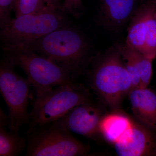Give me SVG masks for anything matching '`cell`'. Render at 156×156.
<instances>
[{
	"label": "cell",
	"instance_id": "cell-1",
	"mask_svg": "<svg viewBox=\"0 0 156 156\" xmlns=\"http://www.w3.org/2000/svg\"><path fill=\"white\" fill-rule=\"evenodd\" d=\"M122 44L115 43L91 57L89 83L112 111H120L123 99L132 89L131 78L122 58Z\"/></svg>",
	"mask_w": 156,
	"mask_h": 156
},
{
	"label": "cell",
	"instance_id": "cell-2",
	"mask_svg": "<svg viewBox=\"0 0 156 156\" xmlns=\"http://www.w3.org/2000/svg\"><path fill=\"white\" fill-rule=\"evenodd\" d=\"M19 49L40 53L71 76L82 72L92 57L90 45L83 35L77 30L64 26Z\"/></svg>",
	"mask_w": 156,
	"mask_h": 156
},
{
	"label": "cell",
	"instance_id": "cell-3",
	"mask_svg": "<svg viewBox=\"0 0 156 156\" xmlns=\"http://www.w3.org/2000/svg\"><path fill=\"white\" fill-rule=\"evenodd\" d=\"M64 18L58 10L46 6L41 11L13 19L1 29L4 50L21 49L64 26Z\"/></svg>",
	"mask_w": 156,
	"mask_h": 156
},
{
	"label": "cell",
	"instance_id": "cell-4",
	"mask_svg": "<svg viewBox=\"0 0 156 156\" xmlns=\"http://www.w3.org/2000/svg\"><path fill=\"white\" fill-rule=\"evenodd\" d=\"M27 140V156H86L89 152L58 121L30 127Z\"/></svg>",
	"mask_w": 156,
	"mask_h": 156
},
{
	"label": "cell",
	"instance_id": "cell-5",
	"mask_svg": "<svg viewBox=\"0 0 156 156\" xmlns=\"http://www.w3.org/2000/svg\"><path fill=\"white\" fill-rule=\"evenodd\" d=\"M5 50L11 64L24 71L35 89L36 95L56 86L75 84L64 69L47 57L24 49Z\"/></svg>",
	"mask_w": 156,
	"mask_h": 156
},
{
	"label": "cell",
	"instance_id": "cell-6",
	"mask_svg": "<svg viewBox=\"0 0 156 156\" xmlns=\"http://www.w3.org/2000/svg\"><path fill=\"white\" fill-rule=\"evenodd\" d=\"M89 91L81 85H63L37 95L30 113V127L51 122L74 108L91 100Z\"/></svg>",
	"mask_w": 156,
	"mask_h": 156
},
{
	"label": "cell",
	"instance_id": "cell-7",
	"mask_svg": "<svg viewBox=\"0 0 156 156\" xmlns=\"http://www.w3.org/2000/svg\"><path fill=\"white\" fill-rule=\"evenodd\" d=\"M14 67L7 58L1 62L0 91L9 110V129L18 133L23 125L30 122L27 107L31 84L28 79L17 74Z\"/></svg>",
	"mask_w": 156,
	"mask_h": 156
},
{
	"label": "cell",
	"instance_id": "cell-8",
	"mask_svg": "<svg viewBox=\"0 0 156 156\" xmlns=\"http://www.w3.org/2000/svg\"><path fill=\"white\" fill-rule=\"evenodd\" d=\"M103 116L102 109L91 99L74 108L57 121L70 131L95 139L100 134L99 124Z\"/></svg>",
	"mask_w": 156,
	"mask_h": 156
},
{
	"label": "cell",
	"instance_id": "cell-9",
	"mask_svg": "<svg viewBox=\"0 0 156 156\" xmlns=\"http://www.w3.org/2000/svg\"><path fill=\"white\" fill-rule=\"evenodd\" d=\"M152 130L134 122L133 126L115 144L118 156L152 155L156 141Z\"/></svg>",
	"mask_w": 156,
	"mask_h": 156
},
{
	"label": "cell",
	"instance_id": "cell-10",
	"mask_svg": "<svg viewBox=\"0 0 156 156\" xmlns=\"http://www.w3.org/2000/svg\"><path fill=\"white\" fill-rule=\"evenodd\" d=\"M140 4L139 0H101L98 20L107 30L119 32Z\"/></svg>",
	"mask_w": 156,
	"mask_h": 156
},
{
	"label": "cell",
	"instance_id": "cell-11",
	"mask_svg": "<svg viewBox=\"0 0 156 156\" xmlns=\"http://www.w3.org/2000/svg\"><path fill=\"white\" fill-rule=\"evenodd\" d=\"M136 119L151 130L156 129V94L147 88L131 89L128 94Z\"/></svg>",
	"mask_w": 156,
	"mask_h": 156
},
{
	"label": "cell",
	"instance_id": "cell-12",
	"mask_svg": "<svg viewBox=\"0 0 156 156\" xmlns=\"http://www.w3.org/2000/svg\"><path fill=\"white\" fill-rule=\"evenodd\" d=\"M122 58L131 78L132 89L141 88V79L147 77L152 69V61L125 42Z\"/></svg>",
	"mask_w": 156,
	"mask_h": 156
},
{
	"label": "cell",
	"instance_id": "cell-13",
	"mask_svg": "<svg viewBox=\"0 0 156 156\" xmlns=\"http://www.w3.org/2000/svg\"><path fill=\"white\" fill-rule=\"evenodd\" d=\"M134 122L120 111L104 115L99 124V133L108 142L115 144L133 126Z\"/></svg>",
	"mask_w": 156,
	"mask_h": 156
},
{
	"label": "cell",
	"instance_id": "cell-14",
	"mask_svg": "<svg viewBox=\"0 0 156 156\" xmlns=\"http://www.w3.org/2000/svg\"><path fill=\"white\" fill-rule=\"evenodd\" d=\"M147 2L140 4L131 17L126 41L127 44L143 55L145 46Z\"/></svg>",
	"mask_w": 156,
	"mask_h": 156
},
{
	"label": "cell",
	"instance_id": "cell-15",
	"mask_svg": "<svg viewBox=\"0 0 156 156\" xmlns=\"http://www.w3.org/2000/svg\"><path fill=\"white\" fill-rule=\"evenodd\" d=\"M0 115V156H16L20 154L25 147V139L18 133L8 131L6 127L9 126V119L1 109Z\"/></svg>",
	"mask_w": 156,
	"mask_h": 156
},
{
	"label": "cell",
	"instance_id": "cell-16",
	"mask_svg": "<svg viewBox=\"0 0 156 156\" xmlns=\"http://www.w3.org/2000/svg\"><path fill=\"white\" fill-rule=\"evenodd\" d=\"M145 46L144 55L154 60L156 56V6L154 0L147 2Z\"/></svg>",
	"mask_w": 156,
	"mask_h": 156
},
{
	"label": "cell",
	"instance_id": "cell-17",
	"mask_svg": "<svg viewBox=\"0 0 156 156\" xmlns=\"http://www.w3.org/2000/svg\"><path fill=\"white\" fill-rule=\"evenodd\" d=\"M44 0H15V17L41 11L46 7Z\"/></svg>",
	"mask_w": 156,
	"mask_h": 156
},
{
	"label": "cell",
	"instance_id": "cell-18",
	"mask_svg": "<svg viewBox=\"0 0 156 156\" xmlns=\"http://www.w3.org/2000/svg\"><path fill=\"white\" fill-rule=\"evenodd\" d=\"M15 0H0V27L3 28L10 24L13 19L11 12L14 10Z\"/></svg>",
	"mask_w": 156,
	"mask_h": 156
},
{
	"label": "cell",
	"instance_id": "cell-19",
	"mask_svg": "<svg viewBox=\"0 0 156 156\" xmlns=\"http://www.w3.org/2000/svg\"><path fill=\"white\" fill-rule=\"evenodd\" d=\"M83 9L82 0H65L61 11L79 17Z\"/></svg>",
	"mask_w": 156,
	"mask_h": 156
},
{
	"label": "cell",
	"instance_id": "cell-20",
	"mask_svg": "<svg viewBox=\"0 0 156 156\" xmlns=\"http://www.w3.org/2000/svg\"><path fill=\"white\" fill-rule=\"evenodd\" d=\"M60 1L61 0H44V2L46 6L58 11L61 9Z\"/></svg>",
	"mask_w": 156,
	"mask_h": 156
},
{
	"label": "cell",
	"instance_id": "cell-21",
	"mask_svg": "<svg viewBox=\"0 0 156 156\" xmlns=\"http://www.w3.org/2000/svg\"><path fill=\"white\" fill-rule=\"evenodd\" d=\"M152 155L156 156V142L155 146Z\"/></svg>",
	"mask_w": 156,
	"mask_h": 156
},
{
	"label": "cell",
	"instance_id": "cell-22",
	"mask_svg": "<svg viewBox=\"0 0 156 156\" xmlns=\"http://www.w3.org/2000/svg\"><path fill=\"white\" fill-rule=\"evenodd\" d=\"M139 1L140 3L142 4V3L145 2L149 1V0H139Z\"/></svg>",
	"mask_w": 156,
	"mask_h": 156
},
{
	"label": "cell",
	"instance_id": "cell-23",
	"mask_svg": "<svg viewBox=\"0 0 156 156\" xmlns=\"http://www.w3.org/2000/svg\"><path fill=\"white\" fill-rule=\"evenodd\" d=\"M154 2L155 3L156 6V2L155 0H154Z\"/></svg>",
	"mask_w": 156,
	"mask_h": 156
}]
</instances>
